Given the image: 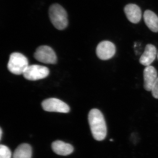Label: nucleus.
<instances>
[{
	"mask_svg": "<svg viewBox=\"0 0 158 158\" xmlns=\"http://www.w3.org/2000/svg\"><path fill=\"white\" fill-rule=\"evenodd\" d=\"M124 12L128 19L133 23H139L141 19V9L135 4L127 5L124 8Z\"/></svg>",
	"mask_w": 158,
	"mask_h": 158,
	"instance_id": "obj_10",
	"label": "nucleus"
},
{
	"mask_svg": "<svg viewBox=\"0 0 158 158\" xmlns=\"http://www.w3.org/2000/svg\"><path fill=\"white\" fill-rule=\"evenodd\" d=\"M42 107L44 110L48 112L68 113L70 110L67 104L56 98H48L44 101Z\"/></svg>",
	"mask_w": 158,
	"mask_h": 158,
	"instance_id": "obj_6",
	"label": "nucleus"
},
{
	"mask_svg": "<svg viewBox=\"0 0 158 158\" xmlns=\"http://www.w3.org/2000/svg\"><path fill=\"white\" fill-rule=\"evenodd\" d=\"M11 153L9 148L6 145L0 146V158H11Z\"/></svg>",
	"mask_w": 158,
	"mask_h": 158,
	"instance_id": "obj_14",
	"label": "nucleus"
},
{
	"mask_svg": "<svg viewBox=\"0 0 158 158\" xmlns=\"http://www.w3.org/2000/svg\"><path fill=\"white\" fill-rule=\"evenodd\" d=\"M49 15L52 23L56 28L62 30L67 27V14L62 6L57 4L52 5L49 9Z\"/></svg>",
	"mask_w": 158,
	"mask_h": 158,
	"instance_id": "obj_2",
	"label": "nucleus"
},
{
	"mask_svg": "<svg viewBox=\"0 0 158 158\" xmlns=\"http://www.w3.org/2000/svg\"><path fill=\"white\" fill-rule=\"evenodd\" d=\"M144 85L145 90L151 91L153 86L157 79V72L153 66H146L144 70Z\"/></svg>",
	"mask_w": 158,
	"mask_h": 158,
	"instance_id": "obj_8",
	"label": "nucleus"
},
{
	"mask_svg": "<svg viewBox=\"0 0 158 158\" xmlns=\"http://www.w3.org/2000/svg\"><path fill=\"white\" fill-rule=\"evenodd\" d=\"M151 91L153 97L158 99V77L153 86Z\"/></svg>",
	"mask_w": 158,
	"mask_h": 158,
	"instance_id": "obj_15",
	"label": "nucleus"
},
{
	"mask_svg": "<svg viewBox=\"0 0 158 158\" xmlns=\"http://www.w3.org/2000/svg\"><path fill=\"white\" fill-rule=\"evenodd\" d=\"M28 66V60L23 54L14 52L10 55L8 68L11 73L15 75H23Z\"/></svg>",
	"mask_w": 158,
	"mask_h": 158,
	"instance_id": "obj_3",
	"label": "nucleus"
},
{
	"mask_svg": "<svg viewBox=\"0 0 158 158\" xmlns=\"http://www.w3.org/2000/svg\"><path fill=\"white\" fill-rule=\"evenodd\" d=\"M32 154L31 145L28 144H22L15 151L13 158H31Z\"/></svg>",
	"mask_w": 158,
	"mask_h": 158,
	"instance_id": "obj_13",
	"label": "nucleus"
},
{
	"mask_svg": "<svg viewBox=\"0 0 158 158\" xmlns=\"http://www.w3.org/2000/svg\"><path fill=\"white\" fill-rule=\"evenodd\" d=\"M54 152L60 156H66L70 155L73 151V147L71 144L61 141H56L52 144Z\"/></svg>",
	"mask_w": 158,
	"mask_h": 158,
	"instance_id": "obj_11",
	"label": "nucleus"
},
{
	"mask_svg": "<svg viewBox=\"0 0 158 158\" xmlns=\"http://www.w3.org/2000/svg\"><path fill=\"white\" fill-rule=\"evenodd\" d=\"M49 73L47 67L42 65H29L23 75L25 78L29 81H37L45 78Z\"/></svg>",
	"mask_w": 158,
	"mask_h": 158,
	"instance_id": "obj_4",
	"label": "nucleus"
},
{
	"mask_svg": "<svg viewBox=\"0 0 158 158\" xmlns=\"http://www.w3.org/2000/svg\"><path fill=\"white\" fill-rule=\"evenodd\" d=\"M88 121L94 138L98 141L105 139L107 129L104 117L102 112L96 109L90 110L88 114Z\"/></svg>",
	"mask_w": 158,
	"mask_h": 158,
	"instance_id": "obj_1",
	"label": "nucleus"
},
{
	"mask_svg": "<svg viewBox=\"0 0 158 158\" xmlns=\"http://www.w3.org/2000/svg\"><path fill=\"white\" fill-rule=\"evenodd\" d=\"M0 131H1V133H0V135H0V139H1L2 138V128H1Z\"/></svg>",
	"mask_w": 158,
	"mask_h": 158,
	"instance_id": "obj_16",
	"label": "nucleus"
},
{
	"mask_svg": "<svg viewBox=\"0 0 158 158\" xmlns=\"http://www.w3.org/2000/svg\"></svg>",
	"mask_w": 158,
	"mask_h": 158,
	"instance_id": "obj_17",
	"label": "nucleus"
},
{
	"mask_svg": "<svg viewBox=\"0 0 158 158\" xmlns=\"http://www.w3.org/2000/svg\"><path fill=\"white\" fill-rule=\"evenodd\" d=\"M116 53V47L113 43L103 41L100 43L96 48V54L100 59L106 60L113 58Z\"/></svg>",
	"mask_w": 158,
	"mask_h": 158,
	"instance_id": "obj_7",
	"label": "nucleus"
},
{
	"mask_svg": "<svg viewBox=\"0 0 158 158\" xmlns=\"http://www.w3.org/2000/svg\"><path fill=\"white\" fill-rule=\"evenodd\" d=\"M144 22L148 28L154 32H158V17L150 10H146L144 14Z\"/></svg>",
	"mask_w": 158,
	"mask_h": 158,
	"instance_id": "obj_12",
	"label": "nucleus"
},
{
	"mask_svg": "<svg viewBox=\"0 0 158 158\" xmlns=\"http://www.w3.org/2000/svg\"><path fill=\"white\" fill-rule=\"evenodd\" d=\"M156 48L154 45L151 44H147L144 52L139 60L140 63L145 66L150 65L156 59Z\"/></svg>",
	"mask_w": 158,
	"mask_h": 158,
	"instance_id": "obj_9",
	"label": "nucleus"
},
{
	"mask_svg": "<svg viewBox=\"0 0 158 158\" xmlns=\"http://www.w3.org/2000/svg\"><path fill=\"white\" fill-rule=\"evenodd\" d=\"M34 56L37 61L46 64H55L57 62L56 55L55 52L48 46L39 47L37 48Z\"/></svg>",
	"mask_w": 158,
	"mask_h": 158,
	"instance_id": "obj_5",
	"label": "nucleus"
}]
</instances>
